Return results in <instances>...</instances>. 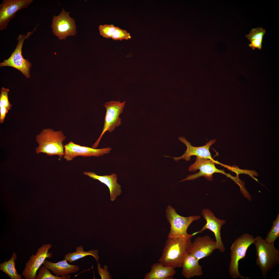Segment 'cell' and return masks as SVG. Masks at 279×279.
<instances>
[{
  "mask_svg": "<svg viewBox=\"0 0 279 279\" xmlns=\"http://www.w3.org/2000/svg\"><path fill=\"white\" fill-rule=\"evenodd\" d=\"M192 238L174 237L167 239L159 261L165 266L181 268L186 256L190 253Z\"/></svg>",
  "mask_w": 279,
  "mask_h": 279,
  "instance_id": "6da1fadb",
  "label": "cell"
},
{
  "mask_svg": "<svg viewBox=\"0 0 279 279\" xmlns=\"http://www.w3.org/2000/svg\"><path fill=\"white\" fill-rule=\"evenodd\" d=\"M66 139L63 132L55 131L50 128L44 129L36 136L38 146L35 149L36 153L45 154L49 156L57 155L60 158L63 157L64 148L63 142Z\"/></svg>",
  "mask_w": 279,
  "mask_h": 279,
  "instance_id": "7a4b0ae2",
  "label": "cell"
},
{
  "mask_svg": "<svg viewBox=\"0 0 279 279\" xmlns=\"http://www.w3.org/2000/svg\"><path fill=\"white\" fill-rule=\"evenodd\" d=\"M255 238L253 243L256 248V264L264 278L266 279L268 273L279 264V251L274 244L267 243L261 236Z\"/></svg>",
  "mask_w": 279,
  "mask_h": 279,
  "instance_id": "3957f363",
  "label": "cell"
},
{
  "mask_svg": "<svg viewBox=\"0 0 279 279\" xmlns=\"http://www.w3.org/2000/svg\"><path fill=\"white\" fill-rule=\"evenodd\" d=\"M255 239L253 235L245 233L236 239L232 244L230 247V260L229 271L232 278L250 279L240 274L238 269L239 262L245 257L249 247L253 243Z\"/></svg>",
  "mask_w": 279,
  "mask_h": 279,
  "instance_id": "277c9868",
  "label": "cell"
},
{
  "mask_svg": "<svg viewBox=\"0 0 279 279\" xmlns=\"http://www.w3.org/2000/svg\"><path fill=\"white\" fill-rule=\"evenodd\" d=\"M167 220L170 224V230L168 237H183L192 238V234H188V229L193 221L199 219V215H192L185 217L182 216L176 212L175 208L170 205L167 206L166 211Z\"/></svg>",
  "mask_w": 279,
  "mask_h": 279,
  "instance_id": "5b68a950",
  "label": "cell"
},
{
  "mask_svg": "<svg viewBox=\"0 0 279 279\" xmlns=\"http://www.w3.org/2000/svg\"><path fill=\"white\" fill-rule=\"evenodd\" d=\"M37 25L31 32L26 34H21L17 38L18 43L13 52L9 58L0 64V67L11 66L20 71L27 78L30 77L29 71L31 64L27 59H25L22 54V49L25 41L36 30Z\"/></svg>",
  "mask_w": 279,
  "mask_h": 279,
  "instance_id": "8992f818",
  "label": "cell"
},
{
  "mask_svg": "<svg viewBox=\"0 0 279 279\" xmlns=\"http://www.w3.org/2000/svg\"><path fill=\"white\" fill-rule=\"evenodd\" d=\"M125 103V101L121 102L112 100L106 102L103 105L106 109L104 127L100 135L92 146V148H96L102 136L106 131L111 132L116 127L121 125V119L119 116L122 113Z\"/></svg>",
  "mask_w": 279,
  "mask_h": 279,
  "instance_id": "52a82bcc",
  "label": "cell"
},
{
  "mask_svg": "<svg viewBox=\"0 0 279 279\" xmlns=\"http://www.w3.org/2000/svg\"><path fill=\"white\" fill-rule=\"evenodd\" d=\"M215 163L221 164L214 159L204 158L197 157L196 161L189 167L188 170L190 172H194L197 170L199 171L197 173L189 175L184 179L180 182L185 180H195L201 176L205 177L207 180H213V175L215 173H220L226 175L229 177L230 175L226 174L223 170L217 169L215 166Z\"/></svg>",
  "mask_w": 279,
  "mask_h": 279,
  "instance_id": "ba28073f",
  "label": "cell"
},
{
  "mask_svg": "<svg viewBox=\"0 0 279 279\" xmlns=\"http://www.w3.org/2000/svg\"><path fill=\"white\" fill-rule=\"evenodd\" d=\"M51 27L53 34L60 40L74 35L76 32L74 20L63 9L59 15L53 17Z\"/></svg>",
  "mask_w": 279,
  "mask_h": 279,
  "instance_id": "9c48e42d",
  "label": "cell"
},
{
  "mask_svg": "<svg viewBox=\"0 0 279 279\" xmlns=\"http://www.w3.org/2000/svg\"><path fill=\"white\" fill-rule=\"evenodd\" d=\"M51 246L50 244H43L37 249L35 255L30 256L26 263L22 274L25 279H36L37 270L47 258L52 256V253L48 252Z\"/></svg>",
  "mask_w": 279,
  "mask_h": 279,
  "instance_id": "30bf717a",
  "label": "cell"
},
{
  "mask_svg": "<svg viewBox=\"0 0 279 279\" xmlns=\"http://www.w3.org/2000/svg\"><path fill=\"white\" fill-rule=\"evenodd\" d=\"M33 0H3L0 5V30L5 29L16 13L27 8Z\"/></svg>",
  "mask_w": 279,
  "mask_h": 279,
  "instance_id": "8fae6325",
  "label": "cell"
},
{
  "mask_svg": "<svg viewBox=\"0 0 279 279\" xmlns=\"http://www.w3.org/2000/svg\"><path fill=\"white\" fill-rule=\"evenodd\" d=\"M64 152L63 157L67 161H72L78 156L98 157L109 153L112 149L109 147L100 149H94L92 147L82 146L75 144L72 141L64 145Z\"/></svg>",
  "mask_w": 279,
  "mask_h": 279,
  "instance_id": "7c38bea8",
  "label": "cell"
},
{
  "mask_svg": "<svg viewBox=\"0 0 279 279\" xmlns=\"http://www.w3.org/2000/svg\"><path fill=\"white\" fill-rule=\"evenodd\" d=\"M202 214L206 220V223L200 230L192 234L193 236L198 234L202 233L205 230H209L214 234L217 249L221 252H224L225 248L221 237V230L222 226L225 223L226 221L217 218L211 211L208 208L203 210Z\"/></svg>",
  "mask_w": 279,
  "mask_h": 279,
  "instance_id": "4fadbf2b",
  "label": "cell"
},
{
  "mask_svg": "<svg viewBox=\"0 0 279 279\" xmlns=\"http://www.w3.org/2000/svg\"><path fill=\"white\" fill-rule=\"evenodd\" d=\"M179 140L186 145L187 147L186 150L181 156L174 157L166 156H163L166 157L173 158L174 160L177 161L181 159H184L187 161L191 159L192 156H195L197 157L204 158L213 159L212 158L209 149L210 147L216 142L215 139L212 140L207 142L205 145L199 147H195L192 146L190 143L184 137L182 136L178 138Z\"/></svg>",
  "mask_w": 279,
  "mask_h": 279,
  "instance_id": "5bb4252c",
  "label": "cell"
},
{
  "mask_svg": "<svg viewBox=\"0 0 279 279\" xmlns=\"http://www.w3.org/2000/svg\"><path fill=\"white\" fill-rule=\"evenodd\" d=\"M216 249L215 241L210 236H199L192 242L190 253L199 260L208 257Z\"/></svg>",
  "mask_w": 279,
  "mask_h": 279,
  "instance_id": "9a60e30c",
  "label": "cell"
},
{
  "mask_svg": "<svg viewBox=\"0 0 279 279\" xmlns=\"http://www.w3.org/2000/svg\"><path fill=\"white\" fill-rule=\"evenodd\" d=\"M83 174L94 180H97L106 185L109 189L110 199L112 201L115 200L121 193V187L117 182V175L116 174L100 176L94 172H84Z\"/></svg>",
  "mask_w": 279,
  "mask_h": 279,
  "instance_id": "2e32d148",
  "label": "cell"
},
{
  "mask_svg": "<svg viewBox=\"0 0 279 279\" xmlns=\"http://www.w3.org/2000/svg\"><path fill=\"white\" fill-rule=\"evenodd\" d=\"M65 259L53 263L45 260L43 265L51 271L54 275L63 276L77 272L79 269L78 265H71Z\"/></svg>",
  "mask_w": 279,
  "mask_h": 279,
  "instance_id": "e0dca14e",
  "label": "cell"
},
{
  "mask_svg": "<svg viewBox=\"0 0 279 279\" xmlns=\"http://www.w3.org/2000/svg\"><path fill=\"white\" fill-rule=\"evenodd\" d=\"M198 260L192 254H188L182 264L181 274L189 279L195 276H201L203 274L202 266Z\"/></svg>",
  "mask_w": 279,
  "mask_h": 279,
  "instance_id": "ac0fdd59",
  "label": "cell"
},
{
  "mask_svg": "<svg viewBox=\"0 0 279 279\" xmlns=\"http://www.w3.org/2000/svg\"><path fill=\"white\" fill-rule=\"evenodd\" d=\"M175 269L165 266L160 262L153 264L150 271L146 274L145 279H172L176 273Z\"/></svg>",
  "mask_w": 279,
  "mask_h": 279,
  "instance_id": "d6986e66",
  "label": "cell"
},
{
  "mask_svg": "<svg viewBox=\"0 0 279 279\" xmlns=\"http://www.w3.org/2000/svg\"><path fill=\"white\" fill-rule=\"evenodd\" d=\"M98 249L85 251L84 250L83 246L80 245L76 247L75 252L69 253L65 255L64 259H66L68 261L71 263L86 256L91 255L93 256L98 262L99 259L98 254Z\"/></svg>",
  "mask_w": 279,
  "mask_h": 279,
  "instance_id": "ffe728a7",
  "label": "cell"
},
{
  "mask_svg": "<svg viewBox=\"0 0 279 279\" xmlns=\"http://www.w3.org/2000/svg\"><path fill=\"white\" fill-rule=\"evenodd\" d=\"M16 254L12 253L11 258L0 264V270L6 274L11 279H22V275L19 274L15 267V261L17 259Z\"/></svg>",
  "mask_w": 279,
  "mask_h": 279,
  "instance_id": "44dd1931",
  "label": "cell"
},
{
  "mask_svg": "<svg viewBox=\"0 0 279 279\" xmlns=\"http://www.w3.org/2000/svg\"><path fill=\"white\" fill-rule=\"evenodd\" d=\"M279 237V214L273 221L272 226L264 239L267 243L274 244L275 240Z\"/></svg>",
  "mask_w": 279,
  "mask_h": 279,
  "instance_id": "7402d4cb",
  "label": "cell"
},
{
  "mask_svg": "<svg viewBox=\"0 0 279 279\" xmlns=\"http://www.w3.org/2000/svg\"><path fill=\"white\" fill-rule=\"evenodd\" d=\"M36 279H70V275L61 276L52 274L50 270L44 265L41 266L39 269Z\"/></svg>",
  "mask_w": 279,
  "mask_h": 279,
  "instance_id": "603a6c76",
  "label": "cell"
},
{
  "mask_svg": "<svg viewBox=\"0 0 279 279\" xmlns=\"http://www.w3.org/2000/svg\"><path fill=\"white\" fill-rule=\"evenodd\" d=\"M266 32V30L261 27L253 28L250 31L249 34L246 35L245 36L250 41H262L263 37Z\"/></svg>",
  "mask_w": 279,
  "mask_h": 279,
  "instance_id": "cb8c5ba5",
  "label": "cell"
},
{
  "mask_svg": "<svg viewBox=\"0 0 279 279\" xmlns=\"http://www.w3.org/2000/svg\"><path fill=\"white\" fill-rule=\"evenodd\" d=\"M116 27L113 24L100 25L99 26L98 28L100 34L105 38H111Z\"/></svg>",
  "mask_w": 279,
  "mask_h": 279,
  "instance_id": "d4e9b609",
  "label": "cell"
},
{
  "mask_svg": "<svg viewBox=\"0 0 279 279\" xmlns=\"http://www.w3.org/2000/svg\"><path fill=\"white\" fill-rule=\"evenodd\" d=\"M9 89L3 87L1 89L0 95V107L6 108L9 111L12 107V105L10 103L9 99L8 93Z\"/></svg>",
  "mask_w": 279,
  "mask_h": 279,
  "instance_id": "484cf974",
  "label": "cell"
},
{
  "mask_svg": "<svg viewBox=\"0 0 279 279\" xmlns=\"http://www.w3.org/2000/svg\"><path fill=\"white\" fill-rule=\"evenodd\" d=\"M131 38V36L129 33L126 30L122 29L118 26H116L115 29L111 37V38L113 40L115 41L127 40Z\"/></svg>",
  "mask_w": 279,
  "mask_h": 279,
  "instance_id": "4316f807",
  "label": "cell"
},
{
  "mask_svg": "<svg viewBox=\"0 0 279 279\" xmlns=\"http://www.w3.org/2000/svg\"><path fill=\"white\" fill-rule=\"evenodd\" d=\"M100 264L98 262L97 271L98 273L102 279H109L111 278L110 276V273L107 272V267L106 266H104V269L101 268L100 267Z\"/></svg>",
  "mask_w": 279,
  "mask_h": 279,
  "instance_id": "83f0119b",
  "label": "cell"
},
{
  "mask_svg": "<svg viewBox=\"0 0 279 279\" xmlns=\"http://www.w3.org/2000/svg\"><path fill=\"white\" fill-rule=\"evenodd\" d=\"M9 110L4 107H0V122L2 123L4 122L6 114Z\"/></svg>",
  "mask_w": 279,
  "mask_h": 279,
  "instance_id": "f1b7e54d",
  "label": "cell"
},
{
  "mask_svg": "<svg viewBox=\"0 0 279 279\" xmlns=\"http://www.w3.org/2000/svg\"><path fill=\"white\" fill-rule=\"evenodd\" d=\"M215 38V37L214 36H213L212 37H210L209 38V40L211 41H213L214 40Z\"/></svg>",
  "mask_w": 279,
  "mask_h": 279,
  "instance_id": "f546056e",
  "label": "cell"
}]
</instances>
